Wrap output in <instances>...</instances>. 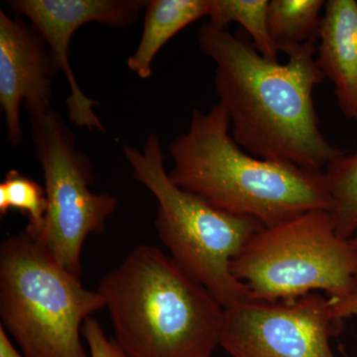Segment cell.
Here are the masks:
<instances>
[{
    "instance_id": "cell-1",
    "label": "cell",
    "mask_w": 357,
    "mask_h": 357,
    "mask_svg": "<svg viewBox=\"0 0 357 357\" xmlns=\"http://www.w3.org/2000/svg\"><path fill=\"white\" fill-rule=\"evenodd\" d=\"M198 42L217 65L215 88L232 138L249 154L325 171L344 153L319 128L312 93L326 77L314 60L317 43L289 51L287 63L281 65L210 22L199 28Z\"/></svg>"
},
{
    "instance_id": "cell-2",
    "label": "cell",
    "mask_w": 357,
    "mask_h": 357,
    "mask_svg": "<svg viewBox=\"0 0 357 357\" xmlns=\"http://www.w3.org/2000/svg\"><path fill=\"white\" fill-rule=\"evenodd\" d=\"M171 180L213 208L269 227L307 211H331L324 171L269 161L243 151L232 138L227 110L195 109L187 132L169 146Z\"/></svg>"
},
{
    "instance_id": "cell-3",
    "label": "cell",
    "mask_w": 357,
    "mask_h": 357,
    "mask_svg": "<svg viewBox=\"0 0 357 357\" xmlns=\"http://www.w3.org/2000/svg\"><path fill=\"white\" fill-rule=\"evenodd\" d=\"M128 357H213L225 307L170 255L141 244L98 287Z\"/></svg>"
},
{
    "instance_id": "cell-4",
    "label": "cell",
    "mask_w": 357,
    "mask_h": 357,
    "mask_svg": "<svg viewBox=\"0 0 357 357\" xmlns=\"http://www.w3.org/2000/svg\"><path fill=\"white\" fill-rule=\"evenodd\" d=\"M103 307L98 291L84 288L27 232L1 243L0 326L25 357H89L82 330Z\"/></svg>"
},
{
    "instance_id": "cell-5",
    "label": "cell",
    "mask_w": 357,
    "mask_h": 357,
    "mask_svg": "<svg viewBox=\"0 0 357 357\" xmlns=\"http://www.w3.org/2000/svg\"><path fill=\"white\" fill-rule=\"evenodd\" d=\"M124 156L138 182L158 202L156 225L171 257L196 279L225 309L252 299L231 273L230 264L263 225L230 215L178 188L164 165L158 136H147L142 150L124 145Z\"/></svg>"
},
{
    "instance_id": "cell-6",
    "label": "cell",
    "mask_w": 357,
    "mask_h": 357,
    "mask_svg": "<svg viewBox=\"0 0 357 357\" xmlns=\"http://www.w3.org/2000/svg\"><path fill=\"white\" fill-rule=\"evenodd\" d=\"M253 300L279 302L324 292L344 297L357 279V250L338 236L330 211L314 210L264 227L230 264Z\"/></svg>"
},
{
    "instance_id": "cell-7",
    "label": "cell",
    "mask_w": 357,
    "mask_h": 357,
    "mask_svg": "<svg viewBox=\"0 0 357 357\" xmlns=\"http://www.w3.org/2000/svg\"><path fill=\"white\" fill-rule=\"evenodd\" d=\"M30 119L48 199L43 232L37 241L61 266L79 276L86 239L105 229L119 199L91 192V162L77 150L76 137L62 115L52 107Z\"/></svg>"
},
{
    "instance_id": "cell-8",
    "label": "cell",
    "mask_w": 357,
    "mask_h": 357,
    "mask_svg": "<svg viewBox=\"0 0 357 357\" xmlns=\"http://www.w3.org/2000/svg\"><path fill=\"white\" fill-rule=\"evenodd\" d=\"M342 319L319 293L297 299H250L225 309L220 347L231 357H337L331 345Z\"/></svg>"
},
{
    "instance_id": "cell-9",
    "label": "cell",
    "mask_w": 357,
    "mask_h": 357,
    "mask_svg": "<svg viewBox=\"0 0 357 357\" xmlns=\"http://www.w3.org/2000/svg\"><path fill=\"white\" fill-rule=\"evenodd\" d=\"M149 0H11L6 6L23 16L42 35L59 72L69 84L68 114L70 123L89 131H105L95 112V100L84 95L77 84L69 60L70 40L88 23L121 29L133 24Z\"/></svg>"
},
{
    "instance_id": "cell-10",
    "label": "cell",
    "mask_w": 357,
    "mask_h": 357,
    "mask_svg": "<svg viewBox=\"0 0 357 357\" xmlns=\"http://www.w3.org/2000/svg\"><path fill=\"white\" fill-rule=\"evenodd\" d=\"M58 73L38 30L20 16L0 10V105L13 147L23 142L21 102L30 116L52 109V86Z\"/></svg>"
},
{
    "instance_id": "cell-11",
    "label": "cell",
    "mask_w": 357,
    "mask_h": 357,
    "mask_svg": "<svg viewBox=\"0 0 357 357\" xmlns=\"http://www.w3.org/2000/svg\"><path fill=\"white\" fill-rule=\"evenodd\" d=\"M317 64L335 86L338 107L357 121V0L326 1Z\"/></svg>"
},
{
    "instance_id": "cell-12",
    "label": "cell",
    "mask_w": 357,
    "mask_h": 357,
    "mask_svg": "<svg viewBox=\"0 0 357 357\" xmlns=\"http://www.w3.org/2000/svg\"><path fill=\"white\" fill-rule=\"evenodd\" d=\"M210 13V0H149L145 8L142 36L129 69L140 79L151 77L157 54L169 40L188 25Z\"/></svg>"
},
{
    "instance_id": "cell-13",
    "label": "cell",
    "mask_w": 357,
    "mask_h": 357,
    "mask_svg": "<svg viewBox=\"0 0 357 357\" xmlns=\"http://www.w3.org/2000/svg\"><path fill=\"white\" fill-rule=\"evenodd\" d=\"M324 0H271L268 29L278 51L286 54L298 46L318 43Z\"/></svg>"
},
{
    "instance_id": "cell-14",
    "label": "cell",
    "mask_w": 357,
    "mask_h": 357,
    "mask_svg": "<svg viewBox=\"0 0 357 357\" xmlns=\"http://www.w3.org/2000/svg\"><path fill=\"white\" fill-rule=\"evenodd\" d=\"M324 173L335 230L342 238L351 239L357 232V147L328 164Z\"/></svg>"
},
{
    "instance_id": "cell-15",
    "label": "cell",
    "mask_w": 357,
    "mask_h": 357,
    "mask_svg": "<svg viewBox=\"0 0 357 357\" xmlns=\"http://www.w3.org/2000/svg\"><path fill=\"white\" fill-rule=\"evenodd\" d=\"M268 0H210L208 22L220 29L238 23L250 35L256 50L272 62H278V49L268 29Z\"/></svg>"
},
{
    "instance_id": "cell-16",
    "label": "cell",
    "mask_w": 357,
    "mask_h": 357,
    "mask_svg": "<svg viewBox=\"0 0 357 357\" xmlns=\"http://www.w3.org/2000/svg\"><path fill=\"white\" fill-rule=\"evenodd\" d=\"M20 211L28 220L25 231L39 239L43 232L48 199L45 187L16 170H9L0 184V215Z\"/></svg>"
},
{
    "instance_id": "cell-17",
    "label": "cell",
    "mask_w": 357,
    "mask_h": 357,
    "mask_svg": "<svg viewBox=\"0 0 357 357\" xmlns=\"http://www.w3.org/2000/svg\"><path fill=\"white\" fill-rule=\"evenodd\" d=\"M82 335L89 347V357H128L114 340H109L96 319L84 321Z\"/></svg>"
},
{
    "instance_id": "cell-18",
    "label": "cell",
    "mask_w": 357,
    "mask_h": 357,
    "mask_svg": "<svg viewBox=\"0 0 357 357\" xmlns=\"http://www.w3.org/2000/svg\"><path fill=\"white\" fill-rule=\"evenodd\" d=\"M331 300L338 318L342 319V321L351 317H357V279L354 287L347 295L338 299Z\"/></svg>"
},
{
    "instance_id": "cell-19",
    "label": "cell",
    "mask_w": 357,
    "mask_h": 357,
    "mask_svg": "<svg viewBox=\"0 0 357 357\" xmlns=\"http://www.w3.org/2000/svg\"><path fill=\"white\" fill-rule=\"evenodd\" d=\"M0 357H25L16 349L6 330L0 326Z\"/></svg>"
},
{
    "instance_id": "cell-20",
    "label": "cell",
    "mask_w": 357,
    "mask_h": 357,
    "mask_svg": "<svg viewBox=\"0 0 357 357\" xmlns=\"http://www.w3.org/2000/svg\"><path fill=\"white\" fill-rule=\"evenodd\" d=\"M351 241L352 244H354V248H356V249L357 250V232L356 234H354V236L351 237Z\"/></svg>"
}]
</instances>
